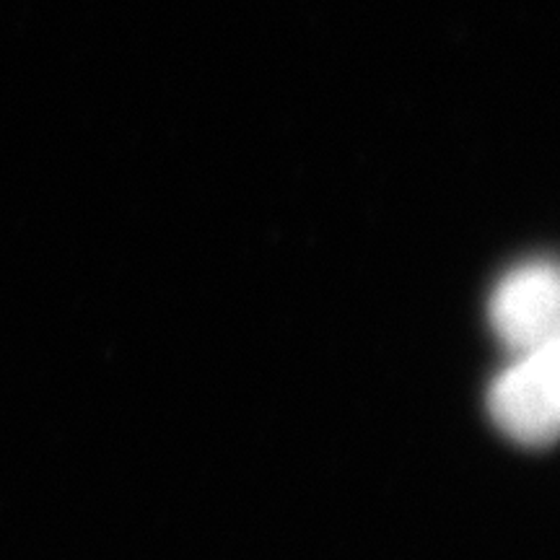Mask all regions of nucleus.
Listing matches in <instances>:
<instances>
[{
  "label": "nucleus",
  "instance_id": "obj_2",
  "mask_svg": "<svg viewBox=\"0 0 560 560\" xmlns=\"http://www.w3.org/2000/svg\"><path fill=\"white\" fill-rule=\"evenodd\" d=\"M488 317L503 346L514 353H529L558 340L560 285L556 265L529 262L503 276L490 296Z\"/></svg>",
  "mask_w": 560,
  "mask_h": 560
},
{
  "label": "nucleus",
  "instance_id": "obj_1",
  "mask_svg": "<svg viewBox=\"0 0 560 560\" xmlns=\"http://www.w3.org/2000/svg\"><path fill=\"white\" fill-rule=\"evenodd\" d=\"M488 410L506 436L527 446H545L558 436L560 348L540 346L503 369L488 389Z\"/></svg>",
  "mask_w": 560,
  "mask_h": 560
}]
</instances>
